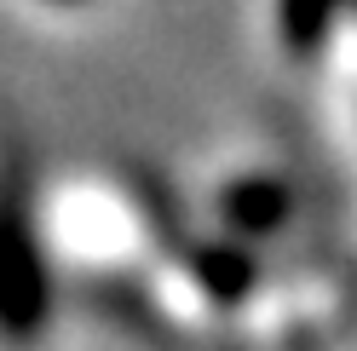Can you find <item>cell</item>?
I'll use <instances>...</instances> for the list:
<instances>
[{"mask_svg":"<svg viewBox=\"0 0 357 351\" xmlns=\"http://www.w3.org/2000/svg\"><path fill=\"white\" fill-rule=\"evenodd\" d=\"M47 322V276H40L35 236L17 213L0 208V334L12 345H29Z\"/></svg>","mask_w":357,"mask_h":351,"instance_id":"1","label":"cell"},{"mask_svg":"<svg viewBox=\"0 0 357 351\" xmlns=\"http://www.w3.org/2000/svg\"><path fill=\"white\" fill-rule=\"evenodd\" d=\"M282 213H288V196H282L277 185H265V179L231 190V219H242V225H254V231L282 225Z\"/></svg>","mask_w":357,"mask_h":351,"instance_id":"2","label":"cell"},{"mask_svg":"<svg viewBox=\"0 0 357 351\" xmlns=\"http://www.w3.org/2000/svg\"><path fill=\"white\" fill-rule=\"evenodd\" d=\"M328 24V0H282V35L288 47H311Z\"/></svg>","mask_w":357,"mask_h":351,"instance_id":"3","label":"cell"},{"mask_svg":"<svg viewBox=\"0 0 357 351\" xmlns=\"http://www.w3.org/2000/svg\"><path fill=\"white\" fill-rule=\"evenodd\" d=\"M58 6H70V0H58Z\"/></svg>","mask_w":357,"mask_h":351,"instance_id":"4","label":"cell"}]
</instances>
